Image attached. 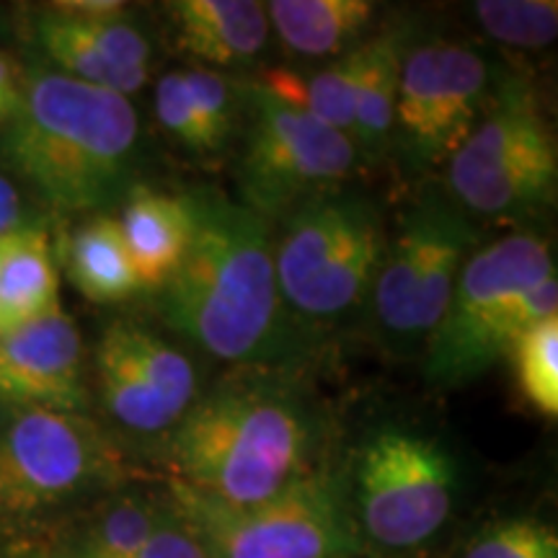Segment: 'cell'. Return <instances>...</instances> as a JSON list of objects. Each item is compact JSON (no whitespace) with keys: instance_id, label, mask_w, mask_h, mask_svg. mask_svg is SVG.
<instances>
[{"instance_id":"cell-1","label":"cell","mask_w":558,"mask_h":558,"mask_svg":"<svg viewBox=\"0 0 558 558\" xmlns=\"http://www.w3.org/2000/svg\"><path fill=\"white\" fill-rule=\"evenodd\" d=\"M192 205V241L158 290L166 326L230 365L259 367L298 347L275 271V233L259 213L202 190Z\"/></svg>"},{"instance_id":"cell-2","label":"cell","mask_w":558,"mask_h":558,"mask_svg":"<svg viewBox=\"0 0 558 558\" xmlns=\"http://www.w3.org/2000/svg\"><path fill=\"white\" fill-rule=\"evenodd\" d=\"M313 416L295 390L264 378L220 383L169 437L173 486L226 507L267 501L308 476Z\"/></svg>"},{"instance_id":"cell-3","label":"cell","mask_w":558,"mask_h":558,"mask_svg":"<svg viewBox=\"0 0 558 558\" xmlns=\"http://www.w3.org/2000/svg\"><path fill=\"white\" fill-rule=\"evenodd\" d=\"M137 137L128 96L34 73L5 128L3 156L58 213H94L128 194Z\"/></svg>"},{"instance_id":"cell-4","label":"cell","mask_w":558,"mask_h":558,"mask_svg":"<svg viewBox=\"0 0 558 558\" xmlns=\"http://www.w3.org/2000/svg\"><path fill=\"white\" fill-rule=\"evenodd\" d=\"M558 316V282L550 243L518 230L465 259L450 303L424 339V378L432 386H465L486 373L522 331Z\"/></svg>"},{"instance_id":"cell-5","label":"cell","mask_w":558,"mask_h":558,"mask_svg":"<svg viewBox=\"0 0 558 558\" xmlns=\"http://www.w3.org/2000/svg\"><path fill=\"white\" fill-rule=\"evenodd\" d=\"M386 246L378 207L362 194L331 190L292 209L275 239L277 288L292 320L324 324L357 308Z\"/></svg>"},{"instance_id":"cell-6","label":"cell","mask_w":558,"mask_h":558,"mask_svg":"<svg viewBox=\"0 0 558 558\" xmlns=\"http://www.w3.org/2000/svg\"><path fill=\"white\" fill-rule=\"evenodd\" d=\"M458 205L486 218H518L554 205L558 184L556 137L533 88L514 78L450 158Z\"/></svg>"},{"instance_id":"cell-7","label":"cell","mask_w":558,"mask_h":558,"mask_svg":"<svg viewBox=\"0 0 558 558\" xmlns=\"http://www.w3.org/2000/svg\"><path fill=\"white\" fill-rule=\"evenodd\" d=\"M171 505L209 558H349L354 550L339 488L320 473L251 507L215 505L171 484Z\"/></svg>"},{"instance_id":"cell-8","label":"cell","mask_w":558,"mask_h":558,"mask_svg":"<svg viewBox=\"0 0 558 558\" xmlns=\"http://www.w3.org/2000/svg\"><path fill=\"white\" fill-rule=\"evenodd\" d=\"M246 101L248 130L239 163L243 205L271 222L318 194L339 190L360 156L352 140L262 83H251Z\"/></svg>"},{"instance_id":"cell-9","label":"cell","mask_w":558,"mask_h":558,"mask_svg":"<svg viewBox=\"0 0 558 558\" xmlns=\"http://www.w3.org/2000/svg\"><path fill=\"white\" fill-rule=\"evenodd\" d=\"M122 473L120 452L83 414L13 409L0 424V522H26Z\"/></svg>"},{"instance_id":"cell-10","label":"cell","mask_w":558,"mask_h":558,"mask_svg":"<svg viewBox=\"0 0 558 558\" xmlns=\"http://www.w3.org/2000/svg\"><path fill=\"white\" fill-rule=\"evenodd\" d=\"M456 488V460L435 437L383 427L362 445L357 509L378 546L414 548L429 541L450 518Z\"/></svg>"},{"instance_id":"cell-11","label":"cell","mask_w":558,"mask_h":558,"mask_svg":"<svg viewBox=\"0 0 558 558\" xmlns=\"http://www.w3.org/2000/svg\"><path fill=\"white\" fill-rule=\"evenodd\" d=\"M473 243L476 228L450 202L424 197L403 215L369 292L375 318L388 337H429L448 308Z\"/></svg>"},{"instance_id":"cell-12","label":"cell","mask_w":558,"mask_h":558,"mask_svg":"<svg viewBox=\"0 0 558 558\" xmlns=\"http://www.w3.org/2000/svg\"><path fill=\"white\" fill-rule=\"evenodd\" d=\"M488 65L469 45L427 41L407 50L393 135L418 169L450 160L486 107Z\"/></svg>"},{"instance_id":"cell-13","label":"cell","mask_w":558,"mask_h":558,"mask_svg":"<svg viewBox=\"0 0 558 558\" xmlns=\"http://www.w3.org/2000/svg\"><path fill=\"white\" fill-rule=\"evenodd\" d=\"M104 407L140 435L173 429L197 396V373L179 349L135 324H111L96 349Z\"/></svg>"},{"instance_id":"cell-14","label":"cell","mask_w":558,"mask_h":558,"mask_svg":"<svg viewBox=\"0 0 558 558\" xmlns=\"http://www.w3.org/2000/svg\"><path fill=\"white\" fill-rule=\"evenodd\" d=\"M0 403L83 414L81 333L65 311L0 331Z\"/></svg>"},{"instance_id":"cell-15","label":"cell","mask_w":558,"mask_h":558,"mask_svg":"<svg viewBox=\"0 0 558 558\" xmlns=\"http://www.w3.org/2000/svg\"><path fill=\"white\" fill-rule=\"evenodd\" d=\"M122 239L143 290L158 292L179 269L192 241L190 197L130 186L120 218Z\"/></svg>"},{"instance_id":"cell-16","label":"cell","mask_w":558,"mask_h":558,"mask_svg":"<svg viewBox=\"0 0 558 558\" xmlns=\"http://www.w3.org/2000/svg\"><path fill=\"white\" fill-rule=\"evenodd\" d=\"M179 47L209 68L246 65L267 45V9L256 0H177L166 5Z\"/></svg>"},{"instance_id":"cell-17","label":"cell","mask_w":558,"mask_h":558,"mask_svg":"<svg viewBox=\"0 0 558 558\" xmlns=\"http://www.w3.org/2000/svg\"><path fill=\"white\" fill-rule=\"evenodd\" d=\"M60 308L58 269L41 228L21 226L0 239V331Z\"/></svg>"},{"instance_id":"cell-18","label":"cell","mask_w":558,"mask_h":558,"mask_svg":"<svg viewBox=\"0 0 558 558\" xmlns=\"http://www.w3.org/2000/svg\"><path fill=\"white\" fill-rule=\"evenodd\" d=\"M269 26L305 58L344 54L360 45L378 5L369 0H271Z\"/></svg>"},{"instance_id":"cell-19","label":"cell","mask_w":558,"mask_h":558,"mask_svg":"<svg viewBox=\"0 0 558 558\" xmlns=\"http://www.w3.org/2000/svg\"><path fill=\"white\" fill-rule=\"evenodd\" d=\"M65 264L70 282L90 303H122L143 292L117 218L99 215L75 228L68 241Z\"/></svg>"},{"instance_id":"cell-20","label":"cell","mask_w":558,"mask_h":558,"mask_svg":"<svg viewBox=\"0 0 558 558\" xmlns=\"http://www.w3.org/2000/svg\"><path fill=\"white\" fill-rule=\"evenodd\" d=\"M367 60L369 39L339 54L329 68L313 73L308 81H303L295 73L275 70V73L267 75V81H262V86L352 140L354 104H357Z\"/></svg>"},{"instance_id":"cell-21","label":"cell","mask_w":558,"mask_h":558,"mask_svg":"<svg viewBox=\"0 0 558 558\" xmlns=\"http://www.w3.org/2000/svg\"><path fill=\"white\" fill-rule=\"evenodd\" d=\"M403 58H407L403 32L388 29L369 37V60L360 83L352 124V145L357 153L365 150L367 156H375L393 137V111Z\"/></svg>"},{"instance_id":"cell-22","label":"cell","mask_w":558,"mask_h":558,"mask_svg":"<svg viewBox=\"0 0 558 558\" xmlns=\"http://www.w3.org/2000/svg\"><path fill=\"white\" fill-rule=\"evenodd\" d=\"M37 39L41 50L47 52L54 65L62 70V75L75 78L88 86L114 90V94L130 96L137 94L140 88L148 83L150 73H140V70H124L114 62L104 58L90 41L81 37L73 26L68 24L65 16L58 11H47L37 24Z\"/></svg>"},{"instance_id":"cell-23","label":"cell","mask_w":558,"mask_h":558,"mask_svg":"<svg viewBox=\"0 0 558 558\" xmlns=\"http://www.w3.org/2000/svg\"><path fill=\"white\" fill-rule=\"evenodd\" d=\"M171 518L173 507L153 505L140 497L124 499L83 530L68 558H122L143 546Z\"/></svg>"},{"instance_id":"cell-24","label":"cell","mask_w":558,"mask_h":558,"mask_svg":"<svg viewBox=\"0 0 558 558\" xmlns=\"http://www.w3.org/2000/svg\"><path fill=\"white\" fill-rule=\"evenodd\" d=\"M507 354L512 357L522 399L554 422L558 416V316L522 331Z\"/></svg>"},{"instance_id":"cell-25","label":"cell","mask_w":558,"mask_h":558,"mask_svg":"<svg viewBox=\"0 0 558 558\" xmlns=\"http://www.w3.org/2000/svg\"><path fill=\"white\" fill-rule=\"evenodd\" d=\"M488 37L512 47H548L558 37L556 0H478L473 5Z\"/></svg>"},{"instance_id":"cell-26","label":"cell","mask_w":558,"mask_h":558,"mask_svg":"<svg viewBox=\"0 0 558 558\" xmlns=\"http://www.w3.org/2000/svg\"><path fill=\"white\" fill-rule=\"evenodd\" d=\"M460 558H558V535L535 518L499 520L481 527Z\"/></svg>"},{"instance_id":"cell-27","label":"cell","mask_w":558,"mask_h":558,"mask_svg":"<svg viewBox=\"0 0 558 558\" xmlns=\"http://www.w3.org/2000/svg\"><path fill=\"white\" fill-rule=\"evenodd\" d=\"M181 75H184L186 90H190L199 128L205 132L207 150H220L233 132V104H230L228 81L209 68L181 70Z\"/></svg>"},{"instance_id":"cell-28","label":"cell","mask_w":558,"mask_h":558,"mask_svg":"<svg viewBox=\"0 0 558 558\" xmlns=\"http://www.w3.org/2000/svg\"><path fill=\"white\" fill-rule=\"evenodd\" d=\"M156 114L171 137H177L184 148L209 153L205 132L199 128L197 114H194L190 90H186L181 70L163 75L156 86Z\"/></svg>"},{"instance_id":"cell-29","label":"cell","mask_w":558,"mask_h":558,"mask_svg":"<svg viewBox=\"0 0 558 558\" xmlns=\"http://www.w3.org/2000/svg\"><path fill=\"white\" fill-rule=\"evenodd\" d=\"M122 558H209V554L173 509L171 520H166L143 546Z\"/></svg>"},{"instance_id":"cell-30","label":"cell","mask_w":558,"mask_h":558,"mask_svg":"<svg viewBox=\"0 0 558 558\" xmlns=\"http://www.w3.org/2000/svg\"><path fill=\"white\" fill-rule=\"evenodd\" d=\"M21 222V199L16 186L9 179L0 177V239L19 230Z\"/></svg>"},{"instance_id":"cell-31","label":"cell","mask_w":558,"mask_h":558,"mask_svg":"<svg viewBox=\"0 0 558 558\" xmlns=\"http://www.w3.org/2000/svg\"><path fill=\"white\" fill-rule=\"evenodd\" d=\"M21 88H24V78L19 75V68L0 54V107L9 111L11 117L19 109Z\"/></svg>"},{"instance_id":"cell-32","label":"cell","mask_w":558,"mask_h":558,"mask_svg":"<svg viewBox=\"0 0 558 558\" xmlns=\"http://www.w3.org/2000/svg\"><path fill=\"white\" fill-rule=\"evenodd\" d=\"M9 120H11V114L3 107H0V122H9Z\"/></svg>"}]
</instances>
